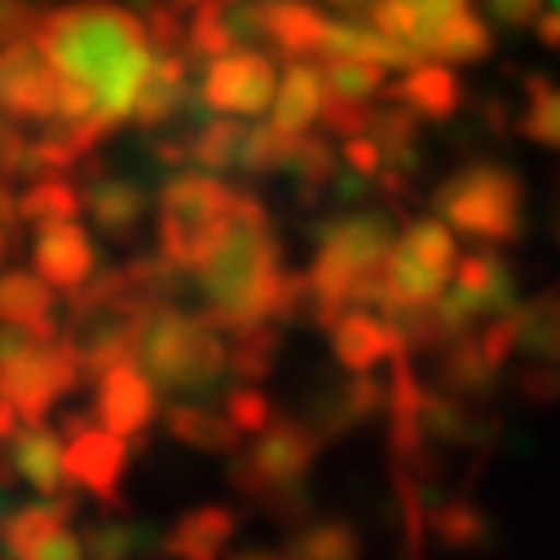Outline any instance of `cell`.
Listing matches in <instances>:
<instances>
[{"label": "cell", "instance_id": "1", "mask_svg": "<svg viewBox=\"0 0 560 560\" xmlns=\"http://www.w3.org/2000/svg\"><path fill=\"white\" fill-rule=\"evenodd\" d=\"M32 45L62 80L93 93L97 119L110 128L128 119V106L151 67L147 27L132 10L110 0H75L62 10H45Z\"/></svg>", "mask_w": 560, "mask_h": 560}, {"label": "cell", "instance_id": "2", "mask_svg": "<svg viewBox=\"0 0 560 560\" xmlns=\"http://www.w3.org/2000/svg\"><path fill=\"white\" fill-rule=\"evenodd\" d=\"M199 292L208 301L203 323L212 331H243L269 323L278 283H283V252H278L269 212L260 199L238 190L230 221L221 225L217 243L199 260Z\"/></svg>", "mask_w": 560, "mask_h": 560}, {"label": "cell", "instance_id": "3", "mask_svg": "<svg viewBox=\"0 0 560 560\" xmlns=\"http://www.w3.org/2000/svg\"><path fill=\"white\" fill-rule=\"evenodd\" d=\"M132 366L147 375V384L155 393H173L182 401H203L221 388L225 340L199 314H186L173 301H155L142 336H137Z\"/></svg>", "mask_w": 560, "mask_h": 560}, {"label": "cell", "instance_id": "4", "mask_svg": "<svg viewBox=\"0 0 560 560\" xmlns=\"http://www.w3.org/2000/svg\"><path fill=\"white\" fill-rule=\"evenodd\" d=\"M155 301L137 296L124 269H102L71 296V318L58 327V345L71 353L80 384L106 375L119 362H132L137 336L147 327Z\"/></svg>", "mask_w": 560, "mask_h": 560}, {"label": "cell", "instance_id": "5", "mask_svg": "<svg viewBox=\"0 0 560 560\" xmlns=\"http://www.w3.org/2000/svg\"><path fill=\"white\" fill-rule=\"evenodd\" d=\"M234 203H238V190L208 173L173 177L160 199V260L177 273L199 269L221 225L230 221Z\"/></svg>", "mask_w": 560, "mask_h": 560}, {"label": "cell", "instance_id": "6", "mask_svg": "<svg viewBox=\"0 0 560 560\" xmlns=\"http://www.w3.org/2000/svg\"><path fill=\"white\" fill-rule=\"evenodd\" d=\"M442 225L481 243H512L521 234V177L499 164H472L446 177L433 195Z\"/></svg>", "mask_w": 560, "mask_h": 560}, {"label": "cell", "instance_id": "7", "mask_svg": "<svg viewBox=\"0 0 560 560\" xmlns=\"http://www.w3.org/2000/svg\"><path fill=\"white\" fill-rule=\"evenodd\" d=\"M323 451V438L301 424V419H278L260 433L256 446H247L243 459L230 464V486L247 499H269L273 490L283 486H305L314 459Z\"/></svg>", "mask_w": 560, "mask_h": 560}, {"label": "cell", "instance_id": "8", "mask_svg": "<svg viewBox=\"0 0 560 560\" xmlns=\"http://www.w3.org/2000/svg\"><path fill=\"white\" fill-rule=\"evenodd\" d=\"M71 388H80V371L58 340L54 345L32 340L19 358L0 362V397L19 410L23 424H45L49 410Z\"/></svg>", "mask_w": 560, "mask_h": 560}, {"label": "cell", "instance_id": "9", "mask_svg": "<svg viewBox=\"0 0 560 560\" xmlns=\"http://www.w3.org/2000/svg\"><path fill=\"white\" fill-rule=\"evenodd\" d=\"M273 89H278L273 62L265 54L238 49V54L208 62L203 84H199V102L208 110H221V115H260L273 102Z\"/></svg>", "mask_w": 560, "mask_h": 560}, {"label": "cell", "instance_id": "10", "mask_svg": "<svg viewBox=\"0 0 560 560\" xmlns=\"http://www.w3.org/2000/svg\"><path fill=\"white\" fill-rule=\"evenodd\" d=\"M54 93H58V71L40 58L32 40L0 45V110L10 119H54Z\"/></svg>", "mask_w": 560, "mask_h": 560}, {"label": "cell", "instance_id": "11", "mask_svg": "<svg viewBox=\"0 0 560 560\" xmlns=\"http://www.w3.org/2000/svg\"><path fill=\"white\" fill-rule=\"evenodd\" d=\"M124 468H128V442L124 438H110L97 424L84 429V433H75V438H67L62 477H71L75 486H84L93 499H102L115 512H124V499H119Z\"/></svg>", "mask_w": 560, "mask_h": 560}, {"label": "cell", "instance_id": "12", "mask_svg": "<svg viewBox=\"0 0 560 560\" xmlns=\"http://www.w3.org/2000/svg\"><path fill=\"white\" fill-rule=\"evenodd\" d=\"M155 388L147 384V375L132 362L110 366L106 375H97V406H93V424L110 438H137L151 429L155 419Z\"/></svg>", "mask_w": 560, "mask_h": 560}, {"label": "cell", "instance_id": "13", "mask_svg": "<svg viewBox=\"0 0 560 560\" xmlns=\"http://www.w3.org/2000/svg\"><path fill=\"white\" fill-rule=\"evenodd\" d=\"M36 278L45 288H58L67 296H75L89 278L97 273V247L93 238L75 225V221H58V225H40L36 234Z\"/></svg>", "mask_w": 560, "mask_h": 560}, {"label": "cell", "instance_id": "14", "mask_svg": "<svg viewBox=\"0 0 560 560\" xmlns=\"http://www.w3.org/2000/svg\"><path fill=\"white\" fill-rule=\"evenodd\" d=\"M10 468L19 481H27L36 494L58 499L67 494V477H62V442L49 424H19L14 438L5 442Z\"/></svg>", "mask_w": 560, "mask_h": 560}, {"label": "cell", "instance_id": "15", "mask_svg": "<svg viewBox=\"0 0 560 560\" xmlns=\"http://www.w3.org/2000/svg\"><path fill=\"white\" fill-rule=\"evenodd\" d=\"M331 349H336V362L349 371V375H371L380 362H388L393 353H401L393 327L366 310H349L336 318L331 327Z\"/></svg>", "mask_w": 560, "mask_h": 560}, {"label": "cell", "instance_id": "16", "mask_svg": "<svg viewBox=\"0 0 560 560\" xmlns=\"http://www.w3.org/2000/svg\"><path fill=\"white\" fill-rule=\"evenodd\" d=\"M190 89V67L182 54H151V67H147V80L137 89L132 106H128V119L137 128H164L168 119H177V106Z\"/></svg>", "mask_w": 560, "mask_h": 560}, {"label": "cell", "instance_id": "17", "mask_svg": "<svg viewBox=\"0 0 560 560\" xmlns=\"http://www.w3.org/2000/svg\"><path fill=\"white\" fill-rule=\"evenodd\" d=\"M84 177H89V190L80 195V208H89L110 238H128L137 221L147 217V190L132 177H106L93 164H84Z\"/></svg>", "mask_w": 560, "mask_h": 560}, {"label": "cell", "instance_id": "18", "mask_svg": "<svg viewBox=\"0 0 560 560\" xmlns=\"http://www.w3.org/2000/svg\"><path fill=\"white\" fill-rule=\"evenodd\" d=\"M0 318H5V327H19V331H27L40 345L58 340L54 292L40 283L36 273H27V269H14V273L0 278Z\"/></svg>", "mask_w": 560, "mask_h": 560}, {"label": "cell", "instance_id": "19", "mask_svg": "<svg viewBox=\"0 0 560 560\" xmlns=\"http://www.w3.org/2000/svg\"><path fill=\"white\" fill-rule=\"evenodd\" d=\"M238 529V516L234 508H221V503H208V508H190L173 534L164 538V551L173 560H221V551L230 547Z\"/></svg>", "mask_w": 560, "mask_h": 560}, {"label": "cell", "instance_id": "20", "mask_svg": "<svg viewBox=\"0 0 560 560\" xmlns=\"http://www.w3.org/2000/svg\"><path fill=\"white\" fill-rule=\"evenodd\" d=\"M388 97L397 106H406L415 119L429 115V119H451L464 102V84L455 80L451 67H438V62H424V67H410L401 84L388 89Z\"/></svg>", "mask_w": 560, "mask_h": 560}, {"label": "cell", "instance_id": "21", "mask_svg": "<svg viewBox=\"0 0 560 560\" xmlns=\"http://www.w3.org/2000/svg\"><path fill=\"white\" fill-rule=\"evenodd\" d=\"M278 97L269 102L273 106V119L269 128L278 137H301L314 119H318V102H323V80H318V67L310 62H292L283 71V84L273 89Z\"/></svg>", "mask_w": 560, "mask_h": 560}, {"label": "cell", "instance_id": "22", "mask_svg": "<svg viewBox=\"0 0 560 560\" xmlns=\"http://www.w3.org/2000/svg\"><path fill=\"white\" fill-rule=\"evenodd\" d=\"M71 516H75V499H71V494H58V499H45V503L14 508L5 521H0V547H5V556L23 560L36 542H45L49 534L67 529Z\"/></svg>", "mask_w": 560, "mask_h": 560}, {"label": "cell", "instance_id": "23", "mask_svg": "<svg viewBox=\"0 0 560 560\" xmlns=\"http://www.w3.org/2000/svg\"><path fill=\"white\" fill-rule=\"evenodd\" d=\"M384 410V384L375 375H349L336 393H327L314 415H318V424L327 438L336 433H349V429H362L366 419H375Z\"/></svg>", "mask_w": 560, "mask_h": 560}, {"label": "cell", "instance_id": "24", "mask_svg": "<svg viewBox=\"0 0 560 560\" xmlns=\"http://www.w3.org/2000/svg\"><path fill=\"white\" fill-rule=\"evenodd\" d=\"M164 424L190 451H208V455H234L238 451V433L225 424L217 410H208L203 401H173L168 415H164Z\"/></svg>", "mask_w": 560, "mask_h": 560}, {"label": "cell", "instance_id": "25", "mask_svg": "<svg viewBox=\"0 0 560 560\" xmlns=\"http://www.w3.org/2000/svg\"><path fill=\"white\" fill-rule=\"evenodd\" d=\"M371 142L384 160V168L410 177L419 168V119L406 106H388V110H371Z\"/></svg>", "mask_w": 560, "mask_h": 560}, {"label": "cell", "instance_id": "26", "mask_svg": "<svg viewBox=\"0 0 560 560\" xmlns=\"http://www.w3.org/2000/svg\"><path fill=\"white\" fill-rule=\"evenodd\" d=\"M323 32H327V14H318L314 5H265V45L283 49L296 62L318 54Z\"/></svg>", "mask_w": 560, "mask_h": 560}, {"label": "cell", "instance_id": "27", "mask_svg": "<svg viewBox=\"0 0 560 560\" xmlns=\"http://www.w3.org/2000/svg\"><path fill=\"white\" fill-rule=\"evenodd\" d=\"M516 349H525L542 366L556 362V353H560V305H556V292H538L534 301L516 305Z\"/></svg>", "mask_w": 560, "mask_h": 560}, {"label": "cell", "instance_id": "28", "mask_svg": "<svg viewBox=\"0 0 560 560\" xmlns=\"http://www.w3.org/2000/svg\"><path fill=\"white\" fill-rule=\"evenodd\" d=\"M278 173H292L296 186H301V203H310V199H318L323 186H331V177L340 173V164H336V155H331V147L323 142V137L301 132V137H288L283 168H278Z\"/></svg>", "mask_w": 560, "mask_h": 560}, {"label": "cell", "instance_id": "29", "mask_svg": "<svg viewBox=\"0 0 560 560\" xmlns=\"http://www.w3.org/2000/svg\"><path fill=\"white\" fill-rule=\"evenodd\" d=\"M14 208H19V221H32V225L75 221L80 217V190L67 177H45V182H32L14 199Z\"/></svg>", "mask_w": 560, "mask_h": 560}, {"label": "cell", "instance_id": "30", "mask_svg": "<svg viewBox=\"0 0 560 560\" xmlns=\"http://www.w3.org/2000/svg\"><path fill=\"white\" fill-rule=\"evenodd\" d=\"M283 560H362V542L349 521H314L288 542Z\"/></svg>", "mask_w": 560, "mask_h": 560}, {"label": "cell", "instance_id": "31", "mask_svg": "<svg viewBox=\"0 0 560 560\" xmlns=\"http://www.w3.org/2000/svg\"><path fill=\"white\" fill-rule=\"evenodd\" d=\"M238 142H243V124H238V119H203V124L186 137V155H190V164H199L208 177H217V173L234 168Z\"/></svg>", "mask_w": 560, "mask_h": 560}, {"label": "cell", "instance_id": "32", "mask_svg": "<svg viewBox=\"0 0 560 560\" xmlns=\"http://www.w3.org/2000/svg\"><path fill=\"white\" fill-rule=\"evenodd\" d=\"M490 32H486V23L472 14V10H464V14H455V19H446L438 32H433V45H429V58H446V62H477V58H486L490 54Z\"/></svg>", "mask_w": 560, "mask_h": 560}, {"label": "cell", "instance_id": "33", "mask_svg": "<svg viewBox=\"0 0 560 560\" xmlns=\"http://www.w3.org/2000/svg\"><path fill=\"white\" fill-rule=\"evenodd\" d=\"M490 384H494V371L481 362L477 340L472 336L451 340L446 358H442V388L455 397H481V393H490Z\"/></svg>", "mask_w": 560, "mask_h": 560}, {"label": "cell", "instance_id": "34", "mask_svg": "<svg viewBox=\"0 0 560 560\" xmlns=\"http://www.w3.org/2000/svg\"><path fill=\"white\" fill-rule=\"evenodd\" d=\"M151 542H155V534L147 525H132V521H97L80 538L84 560H132L137 551H147Z\"/></svg>", "mask_w": 560, "mask_h": 560}, {"label": "cell", "instance_id": "35", "mask_svg": "<svg viewBox=\"0 0 560 560\" xmlns=\"http://www.w3.org/2000/svg\"><path fill=\"white\" fill-rule=\"evenodd\" d=\"M525 93H529V106H525V119H521L525 137L538 142V147H547V151L560 147V97H556V84L542 71H534V75H525Z\"/></svg>", "mask_w": 560, "mask_h": 560}, {"label": "cell", "instance_id": "36", "mask_svg": "<svg viewBox=\"0 0 560 560\" xmlns=\"http://www.w3.org/2000/svg\"><path fill=\"white\" fill-rule=\"evenodd\" d=\"M273 358H278V327L273 323H256V327L234 331V349H225V366H234V375H247V380H265Z\"/></svg>", "mask_w": 560, "mask_h": 560}, {"label": "cell", "instance_id": "37", "mask_svg": "<svg viewBox=\"0 0 560 560\" xmlns=\"http://www.w3.org/2000/svg\"><path fill=\"white\" fill-rule=\"evenodd\" d=\"M283 147H288V137H278L269 124H252V128H243V142H238L234 168L247 173V177L278 173V168H283Z\"/></svg>", "mask_w": 560, "mask_h": 560}, {"label": "cell", "instance_id": "38", "mask_svg": "<svg viewBox=\"0 0 560 560\" xmlns=\"http://www.w3.org/2000/svg\"><path fill=\"white\" fill-rule=\"evenodd\" d=\"M318 80H323V93L366 102L384 89V67H375V62H323Z\"/></svg>", "mask_w": 560, "mask_h": 560}, {"label": "cell", "instance_id": "39", "mask_svg": "<svg viewBox=\"0 0 560 560\" xmlns=\"http://www.w3.org/2000/svg\"><path fill=\"white\" fill-rule=\"evenodd\" d=\"M429 521H433V534H438L446 547H459V551H464V547H481V542L490 538V521H486L472 503H464V499L438 508Z\"/></svg>", "mask_w": 560, "mask_h": 560}, {"label": "cell", "instance_id": "40", "mask_svg": "<svg viewBox=\"0 0 560 560\" xmlns=\"http://www.w3.org/2000/svg\"><path fill=\"white\" fill-rule=\"evenodd\" d=\"M468 429H464V410H459V401H451L446 393H429L424 388V397H419V438H424V446L429 442H459Z\"/></svg>", "mask_w": 560, "mask_h": 560}, {"label": "cell", "instance_id": "41", "mask_svg": "<svg viewBox=\"0 0 560 560\" xmlns=\"http://www.w3.org/2000/svg\"><path fill=\"white\" fill-rule=\"evenodd\" d=\"M225 424L238 433V438H260L269 424H273V406H269V397L260 393V388H230V397H225Z\"/></svg>", "mask_w": 560, "mask_h": 560}, {"label": "cell", "instance_id": "42", "mask_svg": "<svg viewBox=\"0 0 560 560\" xmlns=\"http://www.w3.org/2000/svg\"><path fill=\"white\" fill-rule=\"evenodd\" d=\"M318 119L327 132L336 137H366V124H371V106L366 102H349V97H336V93H323L318 102Z\"/></svg>", "mask_w": 560, "mask_h": 560}, {"label": "cell", "instance_id": "43", "mask_svg": "<svg viewBox=\"0 0 560 560\" xmlns=\"http://www.w3.org/2000/svg\"><path fill=\"white\" fill-rule=\"evenodd\" d=\"M477 340V353H481V362L490 366V371H499L503 362H508V353L516 349V310L512 314H499V318H490L486 327H481V336H472Z\"/></svg>", "mask_w": 560, "mask_h": 560}, {"label": "cell", "instance_id": "44", "mask_svg": "<svg viewBox=\"0 0 560 560\" xmlns=\"http://www.w3.org/2000/svg\"><path fill=\"white\" fill-rule=\"evenodd\" d=\"M40 14H45V5H36V0H0V45L32 40Z\"/></svg>", "mask_w": 560, "mask_h": 560}, {"label": "cell", "instance_id": "45", "mask_svg": "<svg viewBox=\"0 0 560 560\" xmlns=\"http://www.w3.org/2000/svg\"><path fill=\"white\" fill-rule=\"evenodd\" d=\"M401 5L419 19V27H424V36H419V54L429 58V45H433V32L446 23V19H455V14H464L468 10V0H401Z\"/></svg>", "mask_w": 560, "mask_h": 560}, {"label": "cell", "instance_id": "46", "mask_svg": "<svg viewBox=\"0 0 560 560\" xmlns=\"http://www.w3.org/2000/svg\"><path fill=\"white\" fill-rule=\"evenodd\" d=\"M345 164H349V173H358L362 182L380 177V168H384V160H380V151H375L371 137H349V142H345Z\"/></svg>", "mask_w": 560, "mask_h": 560}, {"label": "cell", "instance_id": "47", "mask_svg": "<svg viewBox=\"0 0 560 560\" xmlns=\"http://www.w3.org/2000/svg\"><path fill=\"white\" fill-rule=\"evenodd\" d=\"M23 560H84V547H80V538L71 529H58L45 542H36Z\"/></svg>", "mask_w": 560, "mask_h": 560}, {"label": "cell", "instance_id": "48", "mask_svg": "<svg viewBox=\"0 0 560 560\" xmlns=\"http://www.w3.org/2000/svg\"><path fill=\"white\" fill-rule=\"evenodd\" d=\"M490 14L508 27H529L538 14H542V0H486Z\"/></svg>", "mask_w": 560, "mask_h": 560}, {"label": "cell", "instance_id": "49", "mask_svg": "<svg viewBox=\"0 0 560 560\" xmlns=\"http://www.w3.org/2000/svg\"><path fill=\"white\" fill-rule=\"evenodd\" d=\"M556 371L551 366H534V371H521V393L534 397V401H551L556 397Z\"/></svg>", "mask_w": 560, "mask_h": 560}, {"label": "cell", "instance_id": "50", "mask_svg": "<svg viewBox=\"0 0 560 560\" xmlns=\"http://www.w3.org/2000/svg\"><path fill=\"white\" fill-rule=\"evenodd\" d=\"M534 23H538V40H542L547 49H556V45H560V19H556V10H542Z\"/></svg>", "mask_w": 560, "mask_h": 560}, {"label": "cell", "instance_id": "51", "mask_svg": "<svg viewBox=\"0 0 560 560\" xmlns=\"http://www.w3.org/2000/svg\"><path fill=\"white\" fill-rule=\"evenodd\" d=\"M327 5H331L336 14H345V19H349V14H366L371 0H327Z\"/></svg>", "mask_w": 560, "mask_h": 560}, {"label": "cell", "instance_id": "52", "mask_svg": "<svg viewBox=\"0 0 560 560\" xmlns=\"http://www.w3.org/2000/svg\"><path fill=\"white\" fill-rule=\"evenodd\" d=\"M238 560H278V556H269V551H252V556H238Z\"/></svg>", "mask_w": 560, "mask_h": 560}, {"label": "cell", "instance_id": "53", "mask_svg": "<svg viewBox=\"0 0 560 560\" xmlns=\"http://www.w3.org/2000/svg\"><path fill=\"white\" fill-rule=\"evenodd\" d=\"M269 5H296V0H269Z\"/></svg>", "mask_w": 560, "mask_h": 560}, {"label": "cell", "instance_id": "54", "mask_svg": "<svg viewBox=\"0 0 560 560\" xmlns=\"http://www.w3.org/2000/svg\"><path fill=\"white\" fill-rule=\"evenodd\" d=\"M5 128H10V124H5V119H0V137H5Z\"/></svg>", "mask_w": 560, "mask_h": 560}, {"label": "cell", "instance_id": "55", "mask_svg": "<svg viewBox=\"0 0 560 560\" xmlns=\"http://www.w3.org/2000/svg\"><path fill=\"white\" fill-rule=\"evenodd\" d=\"M225 5H238V0H225Z\"/></svg>", "mask_w": 560, "mask_h": 560}, {"label": "cell", "instance_id": "56", "mask_svg": "<svg viewBox=\"0 0 560 560\" xmlns=\"http://www.w3.org/2000/svg\"><path fill=\"white\" fill-rule=\"evenodd\" d=\"M0 560H14V556H0Z\"/></svg>", "mask_w": 560, "mask_h": 560}, {"label": "cell", "instance_id": "57", "mask_svg": "<svg viewBox=\"0 0 560 560\" xmlns=\"http://www.w3.org/2000/svg\"><path fill=\"white\" fill-rule=\"evenodd\" d=\"M142 5H151V0H142Z\"/></svg>", "mask_w": 560, "mask_h": 560}]
</instances>
